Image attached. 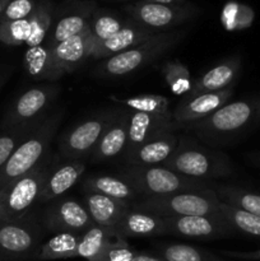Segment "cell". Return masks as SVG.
<instances>
[{
	"label": "cell",
	"instance_id": "6da1fadb",
	"mask_svg": "<svg viewBox=\"0 0 260 261\" xmlns=\"http://www.w3.org/2000/svg\"><path fill=\"white\" fill-rule=\"evenodd\" d=\"M260 125V96L228 102L205 119L181 129L195 134L201 142L222 145Z\"/></svg>",
	"mask_w": 260,
	"mask_h": 261
},
{
	"label": "cell",
	"instance_id": "7a4b0ae2",
	"mask_svg": "<svg viewBox=\"0 0 260 261\" xmlns=\"http://www.w3.org/2000/svg\"><path fill=\"white\" fill-rule=\"evenodd\" d=\"M64 112L61 110L45 117L18 145L0 171V190L37 167L50 155L51 143L58 133Z\"/></svg>",
	"mask_w": 260,
	"mask_h": 261
},
{
	"label": "cell",
	"instance_id": "3957f363",
	"mask_svg": "<svg viewBox=\"0 0 260 261\" xmlns=\"http://www.w3.org/2000/svg\"><path fill=\"white\" fill-rule=\"evenodd\" d=\"M121 177L147 198L212 189L209 181L188 177L165 166H127L121 171Z\"/></svg>",
	"mask_w": 260,
	"mask_h": 261
},
{
	"label": "cell",
	"instance_id": "277c9868",
	"mask_svg": "<svg viewBox=\"0 0 260 261\" xmlns=\"http://www.w3.org/2000/svg\"><path fill=\"white\" fill-rule=\"evenodd\" d=\"M221 199L213 189L189 190L166 196H150L132 203V208L149 212L162 218L188 216H221Z\"/></svg>",
	"mask_w": 260,
	"mask_h": 261
},
{
	"label": "cell",
	"instance_id": "5b68a950",
	"mask_svg": "<svg viewBox=\"0 0 260 261\" xmlns=\"http://www.w3.org/2000/svg\"><path fill=\"white\" fill-rule=\"evenodd\" d=\"M162 166L195 180L208 181L232 175L231 161L226 154L189 142H178L173 154Z\"/></svg>",
	"mask_w": 260,
	"mask_h": 261
},
{
	"label": "cell",
	"instance_id": "8992f818",
	"mask_svg": "<svg viewBox=\"0 0 260 261\" xmlns=\"http://www.w3.org/2000/svg\"><path fill=\"white\" fill-rule=\"evenodd\" d=\"M50 162L48 155L31 172L0 190V222L23 218L38 203L45 181L50 173Z\"/></svg>",
	"mask_w": 260,
	"mask_h": 261
},
{
	"label": "cell",
	"instance_id": "52a82bcc",
	"mask_svg": "<svg viewBox=\"0 0 260 261\" xmlns=\"http://www.w3.org/2000/svg\"><path fill=\"white\" fill-rule=\"evenodd\" d=\"M181 40L180 32L157 33L139 45L106 59L97 68V73L106 78H119L134 73L152 63L173 47Z\"/></svg>",
	"mask_w": 260,
	"mask_h": 261
},
{
	"label": "cell",
	"instance_id": "ba28073f",
	"mask_svg": "<svg viewBox=\"0 0 260 261\" xmlns=\"http://www.w3.org/2000/svg\"><path fill=\"white\" fill-rule=\"evenodd\" d=\"M41 231L28 214L20 219L0 222V261H22L40 252Z\"/></svg>",
	"mask_w": 260,
	"mask_h": 261
},
{
	"label": "cell",
	"instance_id": "9c48e42d",
	"mask_svg": "<svg viewBox=\"0 0 260 261\" xmlns=\"http://www.w3.org/2000/svg\"><path fill=\"white\" fill-rule=\"evenodd\" d=\"M60 92L56 83L41 84L27 89L12 103L2 120L3 130L33 124L42 120V114L50 107Z\"/></svg>",
	"mask_w": 260,
	"mask_h": 261
},
{
	"label": "cell",
	"instance_id": "30bf717a",
	"mask_svg": "<svg viewBox=\"0 0 260 261\" xmlns=\"http://www.w3.org/2000/svg\"><path fill=\"white\" fill-rule=\"evenodd\" d=\"M117 112H103L82 121L61 137L59 150L69 160H79L92 154L105 130L114 121Z\"/></svg>",
	"mask_w": 260,
	"mask_h": 261
},
{
	"label": "cell",
	"instance_id": "8fae6325",
	"mask_svg": "<svg viewBox=\"0 0 260 261\" xmlns=\"http://www.w3.org/2000/svg\"><path fill=\"white\" fill-rule=\"evenodd\" d=\"M42 224L48 232L84 233L94 226L86 205L71 198H58L50 203L42 216Z\"/></svg>",
	"mask_w": 260,
	"mask_h": 261
},
{
	"label": "cell",
	"instance_id": "7c38bea8",
	"mask_svg": "<svg viewBox=\"0 0 260 261\" xmlns=\"http://www.w3.org/2000/svg\"><path fill=\"white\" fill-rule=\"evenodd\" d=\"M167 234L196 240H214L229 236L233 228L222 216H188L165 218Z\"/></svg>",
	"mask_w": 260,
	"mask_h": 261
},
{
	"label": "cell",
	"instance_id": "4fadbf2b",
	"mask_svg": "<svg viewBox=\"0 0 260 261\" xmlns=\"http://www.w3.org/2000/svg\"><path fill=\"white\" fill-rule=\"evenodd\" d=\"M233 94V87L213 93L200 94L193 98H184L172 111V121L175 129H181L191 122L205 119L226 103Z\"/></svg>",
	"mask_w": 260,
	"mask_h": 261
},
{
	"label": "cell",
	"instance_id": "5bb4252c",
	"mask_svg": "<svg viewBox=\"0 0 260 261\" xmlns=\"http://www.w3.org/2000/svg\"><path fill=\"white\" fill-rule=\"evenodd\" d=\"M96 40L91 33V28L69 40L53 46V59L55 68L63 75L64 73H73L92 58Z\"/></svg>",
	"mask_w": 260,
	"mask_h": 261
},
{
	"label": "cell",
	"instance_id": "9a60e30c",
	"mask_svg": "<svg viewBox=\"0 0 260 261\" xmlns=\"http://www.w3.org/2000/svg\"><path fill=\"white\" fill-rule=\"evenodd\" d=\"M240 71H241V59L239 56L226 59L209 69L203 75L194 79L191 91L185 98H193L200 94L213 93L232 87V83H235Z\"/></svg>",
	"mask_w": 260,
	"mask_h": 261
},
{
	"label": "cell",
	"instance_id": "2e32d148",
	"mask_svg": "<svg viewBox=\"0 0 260 261\" xmlns=\"http://www.w3.org/2000/svg\"><path fill=\"white\" fill-rule=\"evenodd\" d=\"M175 130H168L125 154L127 166H162L178 145Z\"/></svg>",
	"mask_w": 260,
	"mask_h": 261
},
{
	"label": "cell",
	"instance_id": "e0dca14e",
	"mask_svg": "<svg viewBox=\"0 0 260 261\" xmlns=\"http://www.w3.org/2000/svg\"><path fill=\"white\" fill-rule=\"evenodd\" d=\"M176 130L172 117L158 116V115L145 114V112H130L129 129H127V143L125 147V154L134 150L147 140L168 132Z\"/></svg>",
	"mask_w": 260,
	"mask_h": 261
},
{
	"label": "cell",
	"instance_id": "ac0fdd59",
	"mask_svg": "<svg viewBox=\"0 0 260 261\" xmlns=\"http://www.w3.org/2000/svg\"><path fill=\"white\" fill-rule=\"evenodd\" d=\"M117 236L126 237H155L167 234L165 218L149 212L130 208L115 226Z\"/></svg>",
	"mask_w": 260,
	"mask_h": 261
},
{
	"label": "cell",
	"instance_id": "d6986e66",
	"mask_svg": "<svg viewBox=\"0 0 260 261\" xmlns=\"http://www.w3.org/2000/svg\"><path fill=\"white\" fill-rule=\"evenodd\" d=\"M129 119L130 110L117 112L114 121L105 130L101 139L92 152L91 160L93 162H103L124 152L127 143Z\"/></svg>",
	"mask_w": 260,
	"mask_h": 261
},
{
	"label": "cell",
	"instance_id": "ffe728a7",
	"mask_svg": "<svg viewBox=\"0 0 260 261\" xmlns=\"http://www.w3.org/2000/svg\"><path fill=\"white\" fill-rule=\"evenodd\" d=\"M155 35L154 31L144 25L134 24V23H127L121 31L110 37L109 40L98 42L94 47L92 58L93 59H109L112 56L121 54L134 46L139 45L143 41L148 40Z\"/></svg>",
	"mask_w": 260,
	"mask_h": 261
},
{
	"label": "cell",
	"instance_id": "44dd1931",
	"mask_svg": "<svg viewBox=\"0 0 260 261\" xmlns=\"http://www.w3.org/2000/svg\"><path fill=\"white\" fill-rule=\"evenodd\" d=\"M84 170L86 165L78 160H70L56 167L55 170H50L38 203H51L64 195L69 189L78 182Z\"/></svg>",
	"mask_w": 260,
	"mask_h": 261
},
{
	"label": "cell",
	"instance_id": "7402d4cb",
	"mask_svg": "<svg viewBox=\"0 0 260 261\" xmlns=\"http://www.w3.org/2000/svg\"><path fill=\"white\" fill-rule=\"evenodd\" d=\"M84 205L94 224L112 229L122 216L132 208V203L88 191H86L84 195Z\"/></svg>",
	"mask_w": 260,
	"mask_h": 261
},
{
	"label": "cell",
	"instance_id": "603a6c76",
	"mask_svg": "<svg viewBox=\"0 0 260 261\" xmlns=\"http://www.w3.org/2000/svg\"><path fill=\"white\" fill-rule=\"evenodd\" d=\"M133 15L144 27L153 30V28H167L177 24L188 17L189 13L178 8L148 2L133 8Z\"/></svg>",
	"mask_w": 260,
	"mask_h": 261
},
{
	"label": "cell",
	"instance_id": "cb8c5ba5",
	"mask_svg": "<svg viewBox=\"0 0 260 261\" xmlns=\"http://www.w3.org/2000/svg\"><path fill=\"white\" fill-rule=\"evenodd\" d=\"M24 69L35 81H50L54 83L61 76L54 64L53 45L48 42L27 48L24 54Z\"/></svg>",
	"mask_w": 260,
	"mask_h": 261
},
{
	"label": "cell",
	"instance_id": "d4e9b609",
	"mask_svg": "<svg viewBox=\"0 0 260 261\" xmlns=\"http://www.w3.org/2000/svg\"><path fill=\"white\" fill-rule=\"evenodd\" d=\"M83 188L88 193L101 194V195L127 201V203H134L137 196L139 195L132 184L127 182L125 178L115 177V176H92L84 181Z\"/></svg>",
	"mask_w": 260,
	"mask_h": 261
},
{
	"label": "cell",
	"instance_id": "484cf974",
	"mask_svg": "<svg viewBox=\"0 0 260 261\" xmlns=\"http://www.w3.org/2000/svg\"><path fill=\"white\" fill-rule=\"evenodd\" d=\"M119 237L115 229L94 224L84 233H82L81 241L76 247L75 257H82L87 261L94 260L111 242Z\"/></svg>",
	"mask_w": 260,
	"mask_h": 261
},
{
	"label": "cell",
	"instance_id": "4316f807",
	"mask_svg": "<svg viewBox=\"0 0 260 261\" xmlns=\"http://www.w3.org/2000/svg\"><path fill=\"white\" fill-rule=\"evenodd\" d=\"M82 234L61 232L55 233L45 244L41 245L38 260H63L75 257L76 247L81 241Z\"/></svg>",
	"mask_w": 260,
	"mask_h": 261
},
{
	"label": "cell",
	"instance_id": "83f0119b",
	"mask_svg": "<svg viewBox=\"0 0 260 261\" xmlns=\"http://www.w3.org/2000/svg\"><path fill=\"white\" fill-rule=\"evenodd\" d=\"M216 193L221 201L260 217V195L229 185H217Z\"/></svg>",
	"mask_w": 260,
	"mask_h": 261
},
{
	"label": "cell",
	"instance_id": "f1b7e54d",
	"mask_svg": "<svg viewBox=\"0 0 260 261\" xmlns=\"http://www.w3.org/2000/svg\"><path fill=\"white\" fill-rule=\"evenodd\" d=\"M117 103L122 105L130 111L145 112V114L158 115V116L172 117L170 110V101L167 97L158 94H140L129 98H114Z\"/></svg>",
	"mask_w": 260,
	"mask_h": 261
},
{
	"label": "cell",
	"instance_id": "f546056e",
	"mask_svg": "<svg viewBox=\"0 0 260 261\" xmlns=\"http://www.w3.org/2000/svg\"><path fill=\"white\" fill-rule=\"evenodd\" d=\"M219 213L229 223L235 232L260 237V217L236 208L233 205L223 203L219 204Z\"/></svg>",
	"mask_w": 260,
	"mask_h": 261
},
{
	"label": "cell",
	"instance_id": "4dcf8cb0",
	"mask_svg": "<svg viewBox=\"0 0 260 261\" xmlns=\"http://www.w3.org/2000/svg\"><path fill=\"white\" fill-rule=\"evenodd\" d=\"M161 71L168 88L175 96H188L193 87L194 79H191L190 71L183 61L177 59L166 61L161 68Z\"/></svg>",
	"mask_w": 260,
	"mask_h": 261
},
{
	"label": "cell",
	"instance_id": "1f68e13d",
	"mask_svg": "<svg viewBox=\"0 0 260 261\" xmlns=\"http://www.w3.org/2000/svg\"><path fill=\"white\" fill-rule=\"evenodd\" d=\"M40 121L3 130V133H0V171L3 170V167L8 162L10 155L17 149L18 145L31 134V132L40 124Z\"/></svg>",
	"mask_w": 260,
	"mask_h": 261
},
{
	"label": "cell",
	"instance_id": "d6a6232c",
	"mask_svg": "<svg viewBox=\"0 0 260 261\" xmlns=\"http://www.w3.org/2000/svg\"><path fill=\"white\" fill-rule=\"evenodd\" d=\"M89 30V23L87 19V15L83 14H71L68 17L61 18L54 30V35L50 41H47L50 45H56L59 42L69 40V38L78 36L81 33Z\"/></svg>",
	"mask_w": 260,
	"mask_h": 261
},
{
	"label": "cell",
	"instance_id": "836d02e7",
	"mask_svg": "<svg viewBox=\"0 0 260 261\" xmlns=\"http://www.w3.org/2000/svg\"><path fill=\"white\" fill-rule=\"evenodd\" d=\"M160 251L165 261H218L198 247L185 244L163 245Z\"/></svg>",
	"mask_w": 260,
	"mask_h": 261
},
{
	"label": "cell",
	"instance_id": "e575fe53",
	"mask_svg": "<svg viewBox=\"0 0 260 261\" xmlns=\"http://www.w3.org/2000/svg\"><path fill=\"white\" fill-rule=\"evenodd\" d=\"M28 20H30L31 32L25 45L28 47H35L45 42L51 24L50 9L45 5H41L37 9L33 10L32 14L28 17Z\"/></svg>",
	"mask_w": 260,
	"mask_h": 261
},
{
	"label": "cell",
	"instance_id": "d590c367",
	"mask_svg": "<svg viewBox=\"0 0 260 261\" xmlns=\"http://www.w3.org/2000/svg\"><path fill=\"white\" fill-rule=\"evenodd\" d=\"M254 13L250 8L240 5L237 3H229L222 12V24L227 31L242 30L251 24Z\"/></svg>",
	"mask_w": 260,
	"mask_h": 261
},
{
	"label": "cell",
	"instance_id": "8d00e7d4",
	"mask_svg": "<svg viewBox=\"0 0 260 261\" xmlns=\"http://www.w3.org/2000/svg\"><path fill=\"white\" fill-rule=\"evenodd\" d=\"M30 20L20 19L13 22H0V42L9 46H18L27 42L30 37Z\"/></svg>",
	"mask_w": 260,
	"mask_h": 261
},
{
	"label": "cell",
	"instance_id": "74e56055",
	"mask_svg": "<svg viewBox=\"0 0 260 261\" xmlns=\"http://www.w3.org/2000/svg\"><path fill=\"white\" fill-rule=\"evenodd\" d=\"M126 24L127 23L122 22V20L112 17V15H99L93 20L89 28H91V33L94 40H96L97 45L98 42L109 40L110 37L116 35Z\"/></svg>",
	"mask_w": 260,
	"mask_h": 261
},
{
	"label": "cell",
	"instance_id": "f35d334b",
	"mask_svg": "<svg viewBox=\"0 0 260 261\" xmlns=\"http://www.w3.org/2000/svg\"><path fill=\"white\" fill-rule=\"evenodd\" d=\"M135 255L137 252L129 246L126 240L119 237L92 261H132Z\"/></svg>",
	"mask_w": 260,
	"mask_h": 261
},
{
	"label": "cell",
	"instance_id": "ab89813d",
	"mask_svg": "<svg viewBox=\"0 0 260 261\" xmlns=\"http://www.w3.org/2000/svg\"><path fill=\"white\" fill-rule=\"evenodd\" d=\"M35 10L32 0H10L0 15V22H13V20L27 19Z\"/></svg>",
	"mask_w": 260,
	"mask_h": 261
},
{
	"label": "cell",
	"instance_id": "60d3db41",
	"mask_svg": "<svg viewBox=\"0 0 260 261\" xmlns=\"http://www.w3.org/2000/svg\"><path fill=\"white\" fill-rule=\"evenodd\" d=\"M224 255L229 257H235V259H242V260H255L260 261V249L256 251H249V252H235V251H224Z\"/></svg>",
	"mask_w": 260,
	"mask_h": 261
},
{
	"label": "cell",
	"instance_id": "b9f144b4",
	"mask_svg": "<svg viewBox=\"0 0 260 261\" xmlns=\"http://www.w3.org/2000/svg\"><path fill=\"white\" fill-rule=\"evenodd\" d=\"M13 73V66L9 64H0V91L4 88Z\"/></svg>",
	"mask_w": 260,
	"mask_h": 261
},
{
	"label": "cell",
	"instance_id": "7bdbcfd3",
	"mask_svg": "<svg viewBox=\"0 0 260 261\" xmlns=\"http://www.w3.org/2000/svg\"><path fill=\"white\" fill-rule=\"evenodd\" d=\"M132 261H165L163 259H160V257L152 256V255H147V254H138L134 256V259Z\"/></svg>",
	"mask_w": 260,
	"mask_h": 261
},
{
	"label": "cell",
	"instance_id": "ee69618b",
	"mask_svg": "<svg viewBox=\"0 0 260 261\" xmlns=\"http://www.w3.org/2000/svg\"><path fill=\"white\" fill-rule=\"evenodd\" d=\"M177 2V0H150V3H157V4H172V3Z\"/></svg>",
	"mask_w": 260,
	"mask_h": 261
},
{
	"label": "cell",
	"instance_id": "f6af8a7d",
	"mask_svg": "<svg viewBox=\"0 0 260 261\" xmlns=\"http://www.w3.org/2000/svg\"><path fill=\"white\" fill-rule=\"evenodd\" d=\"M10 0H0V15L3 14V12H4L5 7L8 5V3H9Z\"/></svg>",
	"mask_w": 260,
	"mask_h": 261
}]
</instances>
